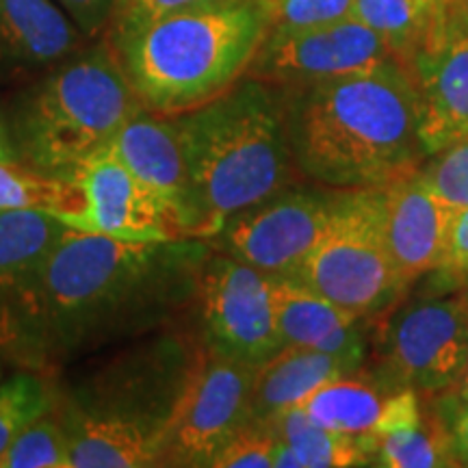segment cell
I'll return each mask as SVG.
<instances>
[{"instance_id":"cell-27","label":"cell","mask_w":468,"mask_h":468,"mask_svg":"<svg viewBox=\"0 0 468 468\" xmlns=\"http://www.w3.org/2000/svg\"><path fill=\"white\" fill-rule=\"evenodd\" d=\"M0 468H69L68 436L55 410L14 438L0 455Z\"/></svg>"},{"instance_id":"cell-17","label":"cell","mask_w":468,"mask_h":468,"mask_svg":"<svg viewBox=\"0 0 468 468\" xmlns=\"http://www.w3.org/2000/svg\"><path fill=\"white\" fill-rule=\"evenodd\" d=\"M52 410L66 430L69 468L163 466V423L90 412L63 397Z\"/></svg>"},{"instance_id":"cell-30","label":"cell","mask_w":468,"mask_h":468,"mask_svg":"<svg viewBox=\"0 0 468 468\" xmlns=\"http://www.w3.org/2000/svg\"><path fill=\"white\" fill-rule=\"evenodd\" d=\"M278 438L259 420H250L215 455L210 468H273Z\"/></svg>"},{"instance_id":"cell-15","label":"cell","mask_w":468,"mask_h":468,"mask_svg":"<svg viewBox=\"0 0 468 468\" xmlns=\"http://www.w3.org/2000/svg\"><path fill=\"white\" fill-rule=\"evenodd\" d=\"M300 408L327 430L360 438L373 455L379 441L410 430L423 419L417 390L354 378V373L321 384L303 397Z\"/></svg>"},{"instance_id":"cell-9","label":"cell","mask_w":468,"mask_h":468,"mask_svg":"<svg viewBox=\"0 0 468 468\" xmlns=\"http://www.w3.org/2000/svg\"><path fill=\"white\" fill-rule=\"evenodd\" d=\"M196 297L204 343L218 354L256 368L282 347L267 273L213 254L197 271Z\"/></svg>"},{"instance_id":"cell-37","label":"cell","mask_w":468,"mask_h":468,"mask_svg":"<svg viewBox=\"0 0 468 468\" xmlns=\"http://www.w3.org/2000/svg\"><path fill=\"white\" fill-rule=\"evenodd\" d=\"M455 3H458L462 16H464V20H466V25H468V0H455Z\"/></svg>"},{"instance_id":"cell-33","label":"cell","mask_w":468,"mask_h":468,"mask_svg":"<svg viewBox=\"0 0 468 468\" xmlns=\"http://www.w3.org/2000/svg\"><path fill=\"white\" fill-rule=\"evenodd\" d=\"M441 271L468 276V207H462L453 213Z\"/></svg>"},{"instance_id":"cell-13","label":"cell","mask_w":468,"mask_h":468,"mask_svg":"<svg viewBox=\"0 0 468 468\" xmlns=\"http://www.w3.org/2000/svg\"><path fill=\"white\" fill-rule=\"evenodd\" d=\"M410 69L419 90V139L431 156L468 137V25L455 0Z\"/></svg>"},{"instance_id":"cell-36","label":"cell","mask_w":468,"mask_h":468,"mask_svg":"<svg viewBox=\"0 0 468 468\" xmlns=\"http://www.w3.org/2000/svg\"><path fill=\"white\" fill-rule=\"evenodd\" d=\"M0 161H17L14 142H11L7 115L5 113H0Z\"/></svg>"},{"instance_id":"cell-2","label":"cell","mask_w":468,"mask_h":468,"mask_svg":"<svg viewBox=\"0 0 468 468\" xmlns=\"http://www.w3.org/2000/svg\"><path fill=\"white\" fill-rule=\"evenodd\" d=\"M280 93L292 163L327 189H378L427 159L417 80L397 58Z\"/></svg>"},{"instance_id":"cell-16","label":"cell","mask_w":468,"mask_h":468,"mask_svg":"<svg viewBox=\"0 0 468 468\" xmlns=\"http://www.w3.org/2000/svg\"><path fill=\"white\" fill-rule=\"evenodd\" d=\"M453 213L425 183L420 167L382 186L384 237L403 284L442 267Z\"/></svg>"},{"instance_id":"cell-1","label":"cell","mask_w":468,"mask_h":468,"mask_svg":"<svg viewBox=\"0 0 468 468\" xmlns=\"http://www.w3.org/2000/svg\"><path fill=\"white\" fill-rule=\"evenodd\" d=\"M183 241H120L66 228L46 262L20 360L69 358L154 327L196 291Z\"/></svg>"},{"instance_id":"cell-14","label":"cell","mask_w":468,"mask_h":468,"mask_svg":"<svg viewBox=\"0 0 468 468\" xmlns=\"http://www.w3.org/2000/svg\"><path fill=\"white\" fill-rule=\"evenodd\" d=\"M66 224L44 210L0 213V347L20 358L44 269Z\"/></svg>"},{"instance_id":"cell-24","label":"cell","mask_w":468,"mask_h":468,"mask_svg":"<svg viewBox=\"0 0 468 468\" xmlns=\"http://www.w3.org/2000/svg\"><path fill=\"white\" fill-rule=\"evenodd\" d=\"M373 464L384 468H442L460 466L452 427L441 417H427L410 430L397 431L378 442Z\"/></svg>"},{"instance_id":"cell-22","label":"cell","mask_w":468,"mask_h":468,"mask_svg":"<svg viewBox=\"0 0 468 468\" xmlns=\"http://www.w3.org/2000/svg\"><path fill=\"white\" fill-rule=\"evenodd\" d=\"M453 0H354L351 16L378 33L390 55L410 68L441 31Z\"/></svg>"},{"instance_id":"cell-29","label":"cell","mask_w":468,"mask_h":468,"mask_svg":"<svg viewBox=\"0 0 468 468\" xmlns=\"http://www.w3.org/2000/svg\"><path fill=\"white\" fill-rule=\"evenodd\" d=\"M269 16V31L324 27L345 20L354 11V0H261Z\"/></svg>"},{"instance_id":"cell-21","label":"cell","mask_w":468,"mask_h":468,"mask_svg":"<svg viewBox=\"0 0 468 468\" xmlns=\"http://www.w3.org/2000/svg\"><path fill=\"white\" fill-rule=\"evenodd\" d=\"M358 368L338 356L317 349L282 345L271 358L254 368L251 382V420H267L284 410L300 406L303 397Z\"/></svg>"},{"instance_id":"cell-3","label":"cell","mask_w":468,"mask_h":468,"mask_svg":"<svg viewBox=\"0 0 468 468\" xmlns=\"http://www.w3.org/2000/svg\"><path fill=\"white\" fill-rule=\"evenodd\" d=\"M186 167L189 239H213L239 210L291 186L282 93L243 76L219 98L174 115Z\"/></svg>"},{"instance_id":"cell-32","label":"cell","mask_w":468,"mask_h":468,"mask_svg":"<svg viewBox=\"0 0 468 468\" xmlns=\"http://www.w3.org/2000/svg\"><path fill=\"white\" fill-rule=\"evenodd\" d=\"M69 16L83 37H98L107 33L111 16H113L115 0H55Z\"/></svg>"},{"instance_id":"cell-35","label":"cell","mask_w":468,"mask_h":468,"mask_svg":"<svg viewBox=\"0 0 468 468\" xmlns=\"http://www.w3.org/2000/svg\"><path fill=\"white\" fill-rule=\"evenodd\" d=\"M442 395H444L442 410H449V412L458 406H464V403H468V362H466V367L462 368L458 379H455V382L449 386Z\"/></svg>"},{"instance_id":"cell-8","label":"cell","mask_w":468,"mask_h":468,"mask_svg":"<svg viewBox=\"0 0 468 468\" xmlns=\"http://www.w3.org/2000/svg\"><path fill=\"white\" fill-rule=\"evenodd\" d=\"M336 191L286 189L239 210L215 234L219 254L267 276H295L317 245L335 207Z\"/></svg>"},{"instance_id":"cell-28","label":"cell","mask_w":468,"mask_h":468,"mask_svg":"<svg viewBox=\"0 0 468 468\" xmlns=\"http://www.w3.org/2000/svg\"><path fill=\"white\" fill-rule=\"evenodd\" d=\"M427 159V165L420 167L425 183L452 208L468 207V137Z\"/></svg>"},{"instance_id":"cell-10","label":"cell","mask_w":468,"mask_h":468,"mask_svg":"<svg viewBox=\"0 0 468 468\" xmlns=\"http://www.w3.org/2000/svg\"><path fill=\"white\" fill-rule=\"evenodd\" d=\"M80 207L58 218L74 230L120 241H183L180 215L104 148L76 169Z\"/></svg>"},{"instance_id":"cell-26","label":"cell","mask_w":468,"mask_h":468,"mask_svg":"<svg viewBox=\"0 0 468 468\" xmlns=\"http://www.w3.org/2000/svg\"><path fill=\"white\" fill-rule=\"evenodd\" d=\"M57 397V390L35 373H17L0 382V455L27 425L55 408Z\"/></svg>"},{"instance_id":"cell-7","label":"cell","mask_w":468,"mask_h":468,"mask_svg":"<svg viewBox=\"0 0 468 468\" xmlns=\"http://www.w3.org/2000/svg\"><path fill=\"white\" fill-rule=\"evenodd\" d=\"M254 367L204 345L191 358L163 438V466H213L224 444L251 420Z\"/></svg>"},{"instance_id":"cell-38","label":"cell","mask_w":468,"mask_h":468,"mask_svg":"<svg viewBox=\"0 0 468 468\" xmlns=\"http://www.w3.org/2000/svg\"><path fill=\"white\" fill-rule=\"evenodd\" d=\"M462 466H468V460H466V462H464V464H462Z\"/></svg>"},{"instance_id":"cell-6","label":"cell","mask_w":468,"mask_h":468,"mask_svg":"<svg viewBox=\"0 0 468 468\" xmlns=\"http://www.w3.org/2000/svg\"><path fill=\"white\" fill-rule=\"evenodd\" d=\"M291 278L362 319L399 300L408 286L386 245L382 186L336 191L324 234Z\"/></svg>"},{"instance_id":"cell-34","label":"cell","mask_w":468,"mask_h":468,"mask_svg":"<svg viewBox=\"0 0 468 468\" xmlns=\"http://www.w3.org/2000/svg\"><path fill=\"white\" fill-rule=\"evenodd\" d=\"M449 427H452V436L455 444V453H458L460 466L468 460V403L458 406L449 412V417H444Z\"/></svg>"},{"instance_id":"cell-19","label":"cell","mask_w":468,"mask_h":468,"mask_svg":"<svg viewBox=\"0 0 468 468\" xmlns=\"http://www.w3.org/2000/svg\"><path fill=\"white\" fill-rule=\"evenodd\" d=\"M269 297L282 345L324 351L360 368L367 354L362 317L291 276H269Z\"/></svg>"},{"instance_id":"cell-20","label":"cell","mask_w":468,"mask_h":468,"mask_svg":"<svg viewBox=\"0 0 468 468\" xmlns=\"http://www.w3.org/2000/svg\"><path fill=\"white\" fill-rule=\"evenodd\" d=\"M107 150L145 186L172 204L186 234V167L176 117L142 107L115 133Z\"/></svg>"},{"instance_id":"cell-31","label":"cell","mask_w":468,"mask_h":468,"mask_svg":"<svg viewBox=\"0 0 468 468\" xmlns=\"http://www.w3.org/2000/svg\"><path fill=\"white\" fill-rule=\"evenodd\" d=\"M215 3H228V0H115L109 28L137 25V22L150 20V17L161 14H169V11L202 7V5Z\"/></svg>"},{"instance_id":"cell-5","label":"cell","mask_w":468,"mask_h":468,"mask_svg":"<svg viewBox=\"0 0 468 468\" xmlns=\"http://www.w3.org/2000/svg\"><path fill=\"white\" fill-rule=\"evenodd\" d=\"M139 109L142 102L104 39L76 50L27 87L11 102L7 124L22 165L69 180Z\"/></svg>"},{"instance_id":"cell-23","label":"cell","mask_w":468,"mask_h":468,"mask_svg":"<svg viewBox=\"0 0 468 468\" xmlns=\"http://www.w3.org/2000/svg\"><path fill=\"white\" fill-rule=\"evenodd\" d=\"M271 434L291 447L303 468H347L373 464V452L360 438L327 430L313 420L300 406L284 410L276 417L259 420Z\"/></svg>"},{"instance_id":"cell-12","label":"cell","mask_w":468,"mask_h":468,"mask_svg":"<svg viewBox=\"0 0 468 468\" xmlns=\"http://www.w3.org/2000/svg\"><path fill=\"white\" fill-rule=\"evenodd\" d=\"M390 382L436 395L468 362V292L425 297L395 319L388 336Z\"/></svg>"},{"instance_id":"cell-4","label":"cell","mask_w":468,"mask_h":468,"mask_svg":"<svg viewBox=\"0 0 468 468\" xmlns=\"http://www.w3.org/2000/svg\"><path fill=\"white\" fill-rule=\"evenodd\" d=\"M267 33L261 0H228L109 28L107 44L142 107L180 115L237 85Z\"/></svg>"},{"instance_id":"cell-25","label":"cell","mask_w":468,"mask_h":468,"mask_svg":"<svg viewBox=\"0 0 468 468\" xmlns=\"http://www.w3.org/2000/svg\"><path fill=\"white\" fill-rule=\"evenodd\" d=\"M79 207L80 193L72 180L39 174L17 161H0V213L44 210L58 219Z\"/></svg>"},{"instance_id":"cell-18","label":"cell","mask_w":468,"mask_h":468,"mask_svg":"<svg viewBox=\"0 0 468 468\" xmlns=\"http://www.w3.org/2000/svg\"><path fill=\"white\" fill-rule=\"evenodd\" d=\"M80 44L83 33L55 0H0V83L48 72Z\"/></svg>"},{"instance_id":"cell-11","label":"cell","mask_w":468,"mask_h":468,"mask_svg":"<svg viewBox=\"0 0 468 468\" xmlns=\"http://www.w3.org/2000/svg\"><path fill=\"white\" fill-rule=\"evenodd\" d=\"M395 58L354 16L324 27L269 31L245 76L273 87H302Z\"/></svg>"}]
</instances>
